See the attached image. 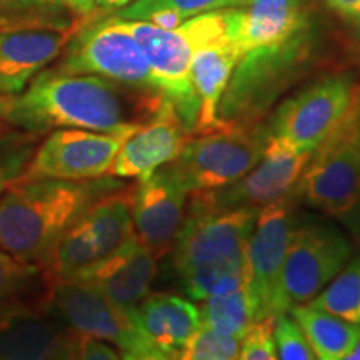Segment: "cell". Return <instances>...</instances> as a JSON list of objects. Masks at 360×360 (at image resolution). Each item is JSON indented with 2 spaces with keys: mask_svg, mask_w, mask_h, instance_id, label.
I'll list each match as a JSON object with an SVG mask.
<instances>
[{
  "mask_svg": "<svg viewBox=\"0 0 360 360\" xmlns=\"http://www.w3.org/2000/svg\"><path fill=\"white\" fill-rule=\"evenodd\" d=\"M134 132H94L84 129L52 130L35 147L19 180L51 179L85 182L109 177L117 154Z\"/></svg>",
  "mask_w": 360,
  "mask_h": 360,
  "instance_id": "5bb4252c",
  "label": "cell"
},
{
  "mask_svg": "<svg viewBox=\"0 0 360 360\" xmlns=\"http://www.w3.org/2000/svg\"><path fill=\"white\" fill-rule=\"evenodd\" d=\"M53 69L101 75L130 87L160 92L129 22L112 13H94L80 20Z\"/></svg>",
  "mask_w": 360,
  "mask_h": 360,
  "instance_id": "8992f818",
  "label": "cell"
},
{
  "mask_svg": "<svg viewBox=\"0 0 360 360\" xmlns=\"http://www.w3.org/2000/svg\"><path fill=\"white\" fill-rule=\"evenodd\" d=\"M64 4L72 15L77 17L79 20L89 19L94 13H97L96 0H64Z\"/></svg>",
  "mask_w": 360,
  "mask_h": 360,
  "instance_id": "74e56055",
  "label": "cell"
},
{
  "mask_svg": "<svg viewBox=\"0 0 360 360\" xmlns=\"http://www.w3.org/2000/svg\"><path fill=\"white\" fill-rule=\"evenodd\" d=\"M134 237L130 186H125L94 202L62 233L42 274L47 278L79 276L122 249Z\"/></svg>",
  "mask_w": 360,
  "mask_h": 360,
  "instance_id": "ba28073f",
  "label": "cell"
},
{
  "mask_svg": "<svg viewBox=\"0 0 360 360\" xmlns=\"http://www.w3.org/2000/svg\"><path fill=\"white\" fill-rule=\"evenodd\" d=\"M191 134L184 127L172 103L165 101L160 110L130 134L112 164L109 177L143 179L167 165L182 152Z\"/></svg>",
  "mask_w": 360,
  "mask_h": 360,
  "instance_id": "e0dca14e",
  "label": "cell"
},
{
  "mask_svg": "<svg viewBox=\"0 0 360 360\" xmlns=\"http://www.w3.org/2000/svg\"><path fill=\"white\" fill-rule=\"evenodd\" d=\"M75 29L0 30V96L15 97L24 92L45 67L60 57Z\"/></svg>",
  "mask_w": 360,
  "mask_h": 360,
  "instance_id": "ffe728a7",
  "label": "cell"
},
{
  "mask_svg": "<svg viewBox=\"0 0 360 360\" xmlns=\"http://www.w3.org/2000/svg\"><path fill=\"white\" fill-rule=\"evenodd\" d=\"M344 360H360V340L357 342V345L352 349V352H350Z\"/></svg>",
  "mask_w": 360,
  "mask_h": 360,
  "instance_id": "7bdbcfd3",
  "label": "cell"
},
{
  "mask_svg": "<svg viewBox=\"0 0 360 360\" xmlns=\"http://www.w3.org/2000/svg\"><path fill=\"white\" fill-rule=\"evenodd\" d=\"M217 8H220V0H134L130 6L120 8L112 15L125 20H143L154 12H170L188 20Z\"/></svg>",
  "mask_w": 360,
  "mask_h": 360,
  "instance_id": "f546056e",
  "label": "cell"
},
{
  "mask_svg": "<svg viewBox=\"0 0 360 360\" xmlns=\"http://www.w3.org/2000/svg\"><path fill=\"white\" fill-rule=\"evenodd\" d=\"M295 193L259 210L245 247V290L255 323L287 312L282 270L295 224Z\"/></svg>",
  "mask_w": 360,
  "mask_h": 360,
  "instance_id": "8fae6325",
  "label": "cell"
},
{
  "mask_svg": "<svg viewBox=\"0 0 360 360\" xmlns=\"http://www.w3.org/2000/svg\"><path fill=\"white\" fill-rule=\"evenodd\" d=\"M70 340H72V335L69 337V340L65 342L64 347L58 350L57 355L52 360H70Z\"/></svg>",
  "mask_w": 360,
  "mask_h": 360,
  "instance_id": "60d3db41",
  "label": "cell"
},
{
  "mask_svg": "<svg viewBox=\"0 0 360 360\" xmlns=\"http://www.w3.org/2000/svg\"><path fill=\"white\" fill-rule=\"evenodd\" d=\"M70 335L42 299L0 309V360H52Z\"/></svg>",
  "mask_w": 360,
  "mask_h": 360,
  "instance_id": "d6986e66",
  "label": "cell"
},
{
  "mask_svg": "<svg viewBox=\"0 0 360 360\" xmlns=\"http://www.w3.org/2000/svg\"><path fill=\"white\" fill-rule=\"evenodd\" d=\"M250 0H220V8H231V7H240L249 4Z\"/></svg>",
  "mask_w": 360,
  "mask_h": 360,
  "instance_id": "b9f144b4",
  "label": "cell"
},
{
  "mask_svg": "<svg viewBox=\"0 0 360 360\" xmlns=\"http://www.w3.org/2000/svg\"><path fill=\"white\" fill-rule=\"evenodd\" d=\"M197 309L200 315V326L240 340L255 323L249 294L244 285L237 290L202 300Z\"/></svg>",
  "mask_w": 360,
  "mask_h": 360,
  "instance_id": "4316f807",
  "label": "cell"
},
{
  "mask_svg": "<svg viewBox=\"0 0 360 360\" xmlns=\"http://www.w3.org/2000/svg\"><path fill=\"white\" fill-rule=\"evenodd\" d=\"M120 360H177V357L162 352L154 345H147L137 350H124L120 352Z\"/></svg>",
  "mask_w": 360,
  "mask_h": 360,
  "instance_id": "8d00e7d4",
  "label": "cell"
},
{
  "mask_svg": "<svg viewBox=\"0 0 360 360\" xmlns=\"http://www.w3.org/2000/svg\"><path fill=\"white\" fill-rule=\"evenodd\" d=\"M359 146H360V130H359Z\"/></svg>",
  "mask_w": 360,
  "mask_h": 360,
  "instance_id": "f6af8a7d",
  "label": "cell"
},
{
  "mask_svg": "<svg viewBox=\"0 0 360 360\" xmlns=\"http://www.w3.org/2000/svg\"><path fill=\"white\" fill-rule=\"evenodd\" d=\"M134 0H96V6H97V13H115L119 12L120 8L127 7L132 4Z\"/></svg>",
  "mask_w": 360,
  "mask_h": 360,
  "instance_id": "f35d334b",
  "label": "cell"
},
{
  "mask_svg": "<svg viewBox=\"0 0 360 360\" xmlns=\"http://www.w3.org/2000/svg\"><path fill=\"white\" fill-rule=\"evenodd\" d=\"M317 25L269 47L238 57L219 105V129L255 125L278 97L302 80L317 64Z\"/></svg>",
  "mask_w": 360,
  "mask_h": 360,
  "instance_id": "3957f363",
  "label": "cell"
},
{
  "mask_svg": "<svg viewBox=\"0 0 360 360\" xmlns=\"http://www.w3.org/2000/svg\"><path fill=\"white\" fill-rule=\"evenodd\" d=\"M130 32L142 47L152 77L165 101L172 103L188 134L199 119V97L192 84L191 64L195 47L231 29V11L217 8L192 17L177 29H160L148 22L127 20Z\"/></svg>",
  "mask_w": 360,
  "mask_h": 360,
  "instance_id": "277c9868",
  "label": "cell"
},
{
  "mask_svg": "<svg viewBox=\"0 0 360 360\" xmlns=\"http://www.w3.org/2000/svg\"><path fill=\"white\" fill-rule=\"evenodd\" d=\"M360 105L355 101L339 127L310 155L295 197L339 220L360 242Z\"/></svg>",
  "mask_w": 360,
  "mask_h": 360,
  "instance_id": "5b68a950",
  "label": "cell"
},
{
  "mask_svg": "<svg viewBox=\"0 0 360 360\" xmlns=\"http://www.w3.org/2000/svg\"><path fill=\"white\" fill-rule=\"evenodd\" d=\"M25 134L2 135L0 132V195L8 186L20 179L34 154V134Z\"/></svg>",
  "mask_w": 360,
  "mask_h": 360,
  "instance_id": "4dcf8cb0",
  "label": "cell"
},
{
  "mask_svg": "<svg viewBox=\"0 0 360 360\" xmlns=\"http://www.w3.org/2000/svg\"><path fill=\"white\" fill-rule=\"evenodd\" d=\"M322 2L347 30L349 37L360 45V0H322Z\"/></svg>",
  "mask_w": 360,
  "mask_h": 360,
  "instance_id": "d590c367",
  "label": "cell"
},
{
  "mask_svg": "<svg viewBox=\"0 0 360 360\" xmlns=\"http://www.w3.org/2000/svg\"><path fill=\"white\" fill-rule=\"evenodd\" d=\"M315 0H250L231 7V37L238 53L294 37L312 24Z\"/></svg>",
  "mask_w": 360,
  "mask_h": 360,
  "instance_id": "ac0fdd59",
  "label": "cell"
},
{
  "mask_svg": "<svg viewBox=\"0 0 360 360\" xmlns=\"http://www.w3.org/2000/svg\"><path fill=\"white\" fill-rule=\"evenodd\" d=\"M0 30H7V29H4V27H2V25H0Z\"/></svg>",
  "mask_w": 360,
  "mask_h": 360,
  "instance_id": "bcb514c9",
  "label": "cell"
},
{
  "mask_svg": "<svg viewBox=\"0 0 360 360\" xmlns=\"http://www.w3.org/2000/svg\"><path fill=\"white\" fill-rule=\"evenodd\" d=\"M70 360H120V354L107 342L72 334Z\"/></svg>",
  "mask_w": 360,
  "mask_h": 360,
  "instance_id": "e575fe53",
  "label": "cell"
},
{
  "mask_svg": "<svg viewBox=\"0 0 360 360\" xmlns=\"http://www.w3.org/2000/svg\"><path fill=\"white\" fill-rule=\"evenodd\" d=\"M355 87L357 82L347 72L315 79L274 110L265 122L269 135L297 152L312 154L349 114Z\"/></svg>",
  "mask_w": 360,
  "mask_h": 360,
  "instance_id": "9c48e42d",
  "label": "cell"
},
{
  "mask_svg": "<svg viewBox=\"0 0 360 360\" xmlns=\"http://www.w3.org/2000/svg\"><path fill=\"white\" fill-rule=\"evenodd\" d=\"M274 319H265L254 323L242 339L237 360H278L276 342H274Z\"/></svg>",
  "mask_w": 360,
  "mask_h": 360,
  "instance_id": "836d02e7",
  "label": "cell"
},
{
  "mask_svg": "<svg viewBox=\"0 0 360 360\" xmlns=\"http://www.w3.org/2000/svg\"><path fill=\"white\" fill-rule=\"evenodd\" d=\"M238 57L240 53L231 37V29L227 34L199 44L193 51L191 75L199 97V119L192 135L219 129V105Z\"/></svg>",
  "mask_w": 360,
  "mask_h": 360,
  "instance_id": "7402d4cb",
  "label": "cell"
},
{
  "mask_svg": "<svg viewBox=\"0 0 360 360\" xmlns=\"http://www.w3.org/2000/svg\"><path fill=\"white\" fill-rule=\"evenodd\" d=\"M137 330L162 352L179 357L187 340L200 327L195 304L167 292L148 294L130 314Z\"/></svg>",
  "mask_w": 360,
  "mask_h": 360,
  "instance_id": "603a6c76",
  "label": "cell"
},
{
  "mask_svg": "<svg viewBox=\"0 0 360 360\" xmlns=\"http://www.w3.org/2000/svg\"><path fill=\"white\" fill-rule=\"evenodd\" d=\"M188 192L169 165L130 186V214L139 244L159 260L172 250L187 210Z\"/></svg>",
  "mask_w": 360,
  "mask_h": 360,
  "instance_id": "9a60e30c",
  "label": "cell"
},
{
  "mask_svg": "<svg viewBox=\"0 0 360 360\" xmlns=\"http://www.w3.org/2000/svg\"><path fill=\"white\" fill-rule=\"evenodd\" d=\"M257 215V209L210 212L186 210L182 227L172 247L175 272L244 255Z\"/></svg>",
  "mask_w": 360,
  "mask_h": 360,
  "instance_id": "2e32d148",
  "label": "cell"
},
{
  "mask_svg": "<svg viewBox=\"0 0 360 360\" xmlns=\"http://www.w3.org/2000/svg\"><path fill=\"white\" fill-rule=\"evenodd\" d=\"M157 276V259L139 244L137 237L127 242L109 257L80 272L79 278L87 282L110 299L125 314L132 310L150 294V285Z\"/></svg>",
  "mask_w": 360,
  "mask_h": 360,
  "instance_id": "44dd1931",
  "label": "cell"
},
{
  "mask_svg": "<svg viewBox=\"0 0 360 360\" xmlns=\"http://www.w3.org/2000/svg\"><path fill=\"white\" fill-rule=\"evenodd\" d=\"M180 287L192 300L202 302L214 295L240 289L245 283V254L195 265L177 274Z\"/></svg>",
  "mask_w": 360,
  "mask_h": 360,
  "instance_id": "d4e9b609",
  "label": "cell"
},
{
  "mask_svg": "<svg viewBox=\"0 0 360 360\" xmlns=\"http://www.w3.org/2000/svg\"><path fill=\"white\" fill-rule=\"evenodd\" d=\"M44 278V307L70 334L107 342L120 352L152 345L137 330L130 315L94 285L79 278Z\"/></svg>",
  "mask_w": 360,
  "mask_h": 360,
  "instance_id": "7c38bea8",
  "label": "cell"
},
{
  "mask_svg": "<svg viewBox=\"0 0 360 360\" xmlns=\"http://www.w3.org/2000/svg\"><path fill=\"white\" fill-rule=\"evenodd\" d=\"M13 97L0 96V132L4 130V125H7V115L12 109Z\"/></svg>",
  "mask_w": 360,
  "mask_h": 360,
  "instance_id": "ab89813d",
  "label": "cell"
},
{
  "mask_svg": "<svg viewBox=\"0 0 360 360\" xmlns=\"http://www.w3.org/2000/svg\"><path fill=\"white\" fill-rule=\"evenodd\" d=\"M165 97L94 74L42 70L24 92L13 97L7 125L22 132L56 129L94 132H134L150 120Z\"/></svg>",
  "mask_w": 360,
  "mask_h": 360,
  "instance_id": "6da1fadb",
  "label": "cell"
},
{
  "mask_svg": "<svg viewBox=\"0 0 360 360\" xmlns=\"http://www.w3.org/2000/svg\"><path fill=\"white\" fill-rule=\"evenodd\" d=\"M125 186L115 177L85 182L17 180L0 195V249L44 270L62 233L94 202Z\"/></svg>",
  "mask_w": 360,
  "mask_h": 360,
  "instance_id": "7a4b0ae2",
  "label": "cell"
},
{
  "mask_svg": "<svg viewBox=\"0 0 360 360\" xmlns=\"http://www.w3.org/2000/svg\"><path fill=\"white\" fill-rule=\"evenodd\" d=\"M307 304L360 326V252Z\"/></svg>",
  "mask_w": 360,
  "mask_h": 360,
  "instance_id": "83f0119b",
  "label": "cell"
},
{
  "mask_svg": "<svg viewBox=\"0 0 360 360\" xmlns=\"http://www.w3.org/2000/svg\"><path fill=\"white\" fill-rule=\"evenodd\" d=\"M355 101H357L360 105V84H357V87H355Z\"/></svg>",
  "mask_w": 360,
  "mask_h": 360,
  "instance_id": "ee69618b",
  "label": "cell"
},
{
  "mask_svg": "<svg viewBox=\"0 0 360 360\" xmlns=\"http://www.w3.org/2000/svg\"><path fill=\"white\" fill-rule=\"evenodd\" d=\"M274 342L278 360H317L302 328L289 312L278 314L274 319Z\"/></svg>",
  "mask_w": 360,
  "mask_h": 360,
  "instance_id": "1f68e13d",
  "label": "cell"
},
{
  "mask_svg": "<svg viewBox=\"0 0 360 360\" xmlns=\"http://www.w3.org/2000/svg\"><path fill=\"white\" fill-rule=\"evenodd\" d=\"M349 236L334 222L322 219L295 220L282 270V292L287 312L307 304L328 285L352 257Z\"/></svg>",
  "mask_w": 360,
  "mask_h": 360,
  "instance_id": "30bf717a",
  "label": "cell"
},
{
  "mask_svg": "<svg viewBox=\"0 0 360 360\" xmlns=\"http://www.w3.org/2000/svg\"><path fill=\"white\" fill-rule=\"evenodd\" d=\"M310 155L312 154L297 152L269 135L262 159L254 169L237 182L225 187L188 193L187 210L191 212L233 209L260 210L265 205L294 195Z\"/></svg>",
  "mask_w": 360,
  "mask_h": 360,
  "instance_id": "4fadbf2b",
  "label": "cell"
},
{
  "mask_svg": "<svg viewBox=\"0 0 360 360\" xmlns=\"http://www.w3.org/2000/svg\"><path fill=\"white\" fill-rule=\"evenodd\" d=\"M80 24L64 0H0L4 29H75Z\"/></svg>",
  "mask_w": 360,
  "mask_h": 360,
  "instance_id": "484cf974",
  "label": "cell"
},
{
  "mask_svg": "<svg viewBox=\"0 0 360 360\" xmlns=\"http://www.w3.org/2000/svg\"><path fill=\"white\" fill-rule=\"evenodd\" d=\"M42 272L34 265H25L0 249V309L22 300L27 283Z\"/></svg>",
  "mask_w": 360,
  "mask_h": 360,
  "instance_id": "d6a6232c",
  "label": "cell"
},
{
  "mask_svg": "<svg viewBox=\"0 0 360 360\" xmlns=\"http://www.w3.org/2000/svg\"><path fill=\"white\" fill-rule=\"evenodd\" d=\"M269 142L265 122L191 135L169 169L188 193L237 182L257 165Z\"/></svg>",
  "mask_w": 360,
  "mask_h": 360,
  "instance_id": "52a82bcc",
  "label": "cell"
},
{
  "mask_svg": "<svg viewBox=\"0 0 360 360\" xmlns=\"http://www.w3.org/2000/svg\"><path fill=\"white\" fill-rule=\"evenodd\" d=\"M290 317L302 328L317 360H344L360 340V326L315 309L310 304L294 305Z\"/></svg>",
  "mask_w": 360,
  "mask_h": 360,
  "instance_id": "cb8c5ba5",
  "label": "cell"
},
{
  "mask_svg": "<svg viewBox=\"0 0 360 360\" xmlns=\"http://www.w3.org/2000/svg\"><path fill=\"white\" fill-rule=\"evenodd\" d=\"M240 345L242 340L237 337L200 326L180 350L177 360H237Z\"/></svg>",
  "mask_w": 360,
  "mask_h": 360,
  "instance_id": "f1b7e54d",
  "label": "cell"
}]
</instances>
